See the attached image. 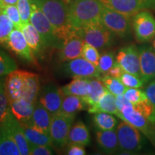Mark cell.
Here are the masks:
<instances>
[{
    "mask_svg": "<svg viewBox=\"0 0 155 155\" xmlns=\"http://www.w3.org/2000/svg\"><path fill=\"white\" fill-rule=\"evenodd\" d=\"M35 105L36 104L24 98L9 103L12 113L20 123L30 121Z\"/></svg>",
    "mask_w": 155,
    "mask_h": 155,
    "instance_id": "obj_20",
    "label": "cell"
},
{
    "mask_svg": "<svg viewBox=\"0 0 155 155\" xmlns=\"http://www.w3.org/2000/svg\"><path fill=\"white\" fill-rule=\"evenodd\" d=\"M104 6L101 0H73L68 5V17L74 30L101 22Z\"/></svg>",
    "mask_w": 155,
    "mask_h": 155,
    "instance_id": "obj_2",
    "label": "cell"
},
{
    "mask_svg": "<svg viewBox=\"0 0 155 155\" xmlns=\"http://www.w3.org/2000/svg\"><path fill=\"white\" fill-rule=\"evenodd\" d=\"M87 108L88 105L81 97L73 95H65L60 114L75 117L78 112Z\"/></svg>",
    "mask_w": 155,
    "mask_h": 155,
    "instance_id": "obj_26",
    "label": "cell"
},
{
    "mask_svg": "<svg viewBox=\"0 0 155 155\" xmlns=\"http://www.w3.org/2000/svg\"><path fill=\"white\" fill-rule=\"evenodd\" d=\"M25 72L15 70L7 75L5 84L6 94L9 103L22 98L24 88Z\"/></svg>",
    "mask_w": 155,
    "mask_h": 155,
    "instance_id": "obj_18",
    "label": "cell"
},
{
    "mask_svg": "<svg viewBox=\"0 0 155 155\" xmlns=\"http://www.w3.org/2000/svg\"><path fill=\"white\" fill-rule=\"evenodd\" d=\"M42 11L53 27L56 37L64 41L74 30L68 17V6L62 0H30Z\"/></svg>",
    "mask_w": 155,
    "mask_h": 155,
    "instance_id": "obj_1",
    "label": "cell"
},
{
    "mask_svg": "<svg viewBox=\"0 0 155 155\" xmlns=\"http://www.w3.org/2000/svg\"><path fill=\"white\" fill-rule=\"evenodd\" d=\"M0 139H1V132H0Z\"/></svg>",
    "mask_w": 155,
    "mask_h": 155,
    "instance_id": "obj_54",
    "label": "cell"
},
{
    "mask_svg": "<svg viewBox=\"0 0 155 155\" xmlns=\"http://www.w3.org/2000/svg\"><path fill=\"white\" fill-rule=\"evenodd\" d=\"M116 107H117L118 109V112H119L122 111V110L127 107V106L131 105V103L130 101H129L125 98L124 94H122L116 96Z\"/></svg>",
    "mask_w": 155,
    "mask_h": 155,
    "instance_id": "obj_46",
    "label": "cell"
},
{
    "mask_svg": "<svg viewBox=\"0 0 155 155\" xmlns=\"http://www.w3.org/2000/svg\"><path fill=\"white\" fill-rule=\"evenodd\" d=\"M65 95H73L86 98L90 93V78H73V80L61 88Z\"/></svg>",
    "mask_w": 155,
    "mask_h": 155,
    "instance_id": "obj_23",
    "label": "cell"
},
{
    "mask_svg": "<svg viewBox=\"0 0 155 155\" xmlns=\"http://www.w3.org/2000/svg\"><path fill=\"white\" fill-rule=\"evenodd\" d=\"M124 96L133 105H136L139 103L148 99L144 91L137 88H127L124 94Z\"/></svg>",
    "mask_w": 155,
    "mask_h": 155,
    "instance_id": "obj_36",
    "label": "cell"
},
{
    "mask_svg": "<svg viewBox=\"0 0 155 155\" xmlns=\"http://www.w3.org/2000/svg\"><path fill=\"white\" fill-rule=\"evenodd\" d=\"M146 8L155 7V0H142Z\"/></svg>",
    "mask_w": 155,
    "mask_h": 155,
    "instance_id": "obj_48",
    "label": "cell"
},
{
    "mask_svg": "<svg viewBox=\"0 0 155 155\" xmlns=\"http://www.w3.org/2000/svg\"><path fill=\"white\" fill-rule=\"evenodd\" d=\"M30 146V154L31 155H50L53 154V146H44V145H33Z\"/></svg>",
    "mask_w": 155,
    "mask_h": 155,
    "instance_id": "obj_43",
    "label": "cell"
},
{
    "mask_svg": "<svg viewBox=\"0 0 155 155\" xmlns=\"http://www.w3.org/2000/svg\"><path fill=\"white\" fill-rule=\"evenodd\" d=\"M64 96L61 88L54 84H48L41 89L39 102L53 116L61 111Z\"/></svg>",
    "mask_w": 155,
    "mask_h": 155,
    "instance_id": "obj_12",
    "label": "cell"
},
{
    "mask_svg": "<svg viewBox=\"0 0 155 155\" xmlns=\"http://www.w3.org/2000/svg\"><path fill=\"white\" fill-rule=\"evenodd\" d=\"M1 125L5 127L9 131V134L15 139V142L17 143L21 154H30V146H29L28 139L25 137L20 122L15 117L14 115L12 114L8 119Z\"/></svg>",
    "mask_w": 155,
    "mask_h": 155,
    "instance_id": "obj_17",
    "label": "cell"
},
{
    "mask_svg": "<svg viewBox=\"0 0 155 155\" xmlns=\"http://www.w3.org/2000/svg\"><path fill=\"white\" fill-rule=\"evenodd\" d=\"M9 99L5 91V84L0 81V125L8 119L12 115Z\"/></svg>",
    "mask_w": 155,
    "mask_h": 155,
    "instance_id": "obj_33",
    "label": "cell"
},
{
    "mask_svg": "<svg viewBox=\"0 0 155 155\" xmlns=\"http://www.w3.org/2000/svg\"><path fill=\"white\" fill-rule=\"evenodd\" d=\"M94 124L98 130H114L118 125V121L111 114L99 112L94 116Z\"/></svg>",
    "mask_w": 155,
    "mask_h": 155,
    "instance_id": "obj_31",
    "label": "cell"
},
{
    "mask_svg": "<svg viewBox=\"0 0 155 155\" xmlns=\"http://www.w3.org/2000/svg\"><path fill=\"white\" fill-rule=\"evenodd\" d=\"M96 141L99 148L107 154H113L119 150V142L116 129L114 130H97Z\"/></svg>",
    "mask_w": 155,
    "mask_h": 155,
    "instance_id": "obj_21",
    "label": "cell"
},
{
    "mask_svg": "<svg viewBox=\"0 0 155 155\" xmlns=\"http://www.w3.org/2000/svg\"><path fill=\"white\" fill-rule=\"evenodd\" d=\"M120 80L127 88H141L144 86L145 83L141 77L131 74V73L124 72L121 75Z\"/></svg>",
    "mask_w": 155,
    "mask_h": 155,
    "instance_id": "obj_40",
    "label": "cell"
},
{
    "mask_svg": "<svg viewBox=\"0 0 155 155\" xmlns=\"http://www.w3.org/2000/svg\"><path fill=\"white\" fill-rule=\"evenodd\" d=\"M90 93L86 98H83L88 105V107L96 104L107 90L100 78H90Z\"/></svg>",
    "mask_w": 155,
    "mask_h": 155,
    "instance_id": "obj_30",
    "label": "cell"
},
{
    "mask_svg": "<svg viewBox=\"0 0 155 155\" xmlns=\"http://www.w3.org/2000/svg\"><path fill=\"white\" fill-rule=\"evenodd\" d=\"M52 117L53 115L40 102H38L35 107L32 117L28 122L38 131L50 134Z\"/></svg>",
    "mask_w": 155,
    "mask_h": 155,
    "instance_id": "obj_19",
    "label": "cell"
},
{
    "mask_svg": "<svg viewBox=\"0 0 155 155\" xmlns=\"http://www.w3.org/2000/svg\"><path fill=\"white\" fill-rule=\"evenodd\" d=\"M40 91V83L38 75L25 71L24 79V88L22 98L37 104L38 96Z\"/></svg>",
    "mask_w": 155,
    "mask_h": 155,
    "instance_id": "obj_25",
    "label": "cell"
},
{
    "mask_svg": "<svg viewBox=\"0 0 155 155\" xmlns=\"http://www.w3.org/2000/svg\"><path fill=\"white\" fill-rule=\"evenodd\" d=\"M15 28L12 21L0 10V44L7 43L9 35Z\"/></svg>",
    "mask_w": 155,
    "mask_h": 155,
    "instance_id": "obj_34",
    "label": "cell"
},
{
    "mask_svg": "<svg viewBox=\"0 0 155 155\" xmlns=\"http://www.w3.org/2000/svg\"><path fill=\"white\" fill-rule=\"evenodd\" d=\"M74 116L57 114L53 116L50 127V135L53 147L61 149L67 145L68 137L74 121Z\"/></svg>",
    "mask_w": 155,
    "mask_h": 155,
    "instance_id": "obj_7",
    "label": "cell"
},
{
    "mask_svg": "<svg viewBox=\"0 0 155 155\" xmlns=\"http://www.w3.org/2000/svg\"><path fill=\"white\" fill-rule=\"evenodd\" d=\"M134 107L141 112L152 124L155 122V108L148 99L136 104Z\"/></svg>",
    "mask_w": 155,
    "mask_h": 155,
    "instance_id": "obj_38",
    "label": "cell"
},
{
    "mask_svg": "<svg viewBox=\"0 0 155 155\" xmlns=\"http://www.w3.org/2000/svg\"><path fill=\"white\" fill-rule=\"evenodd\" d=\"M85 43L96 48L104 49L108 47L112 42V32L102 24L97 22L87 25L75 30Z\"/></svg>",
    "mask_w": 155,
    "mask_h": 155,
    "instance_id": "obj_5",
    "label": "cell"
},
{
    "mask_svg": "<svg viewBox=\"0 0 155 155\" xmlns=\"http://www.w3.org/2000/svg\"><path fill=\"white\" fill-rule=\"evenodd\" d=\"M88 113L94 114L99 112H105L116 116L118 114V109L116 104V96L106 90L96 104L88 106Z\"/></svg>",
    "mask_w": 155,
    "mask_h": 155,
    "instance_id": "obj_22",
    "label": "cell"
},
{
    "mask_svg": "<svg viewBox=\"0 0 155 155\" xmlns=\"http://www.w3.org/2000/svg\"><path fill=\"white\" fill-rule=\"evenodd\" d=\"M67 154L69 155H84L86 154V150L83 145L78 144H68Z\"/></svg>",
    "mask_w": 155,
    "mask_h": 155,
    "instance_id": "obj_45",
    "label": "cell"
},
{
    "mask_svg": "<svg viewBox=\"0 0 155 155\" xmlns=\"http://www.w3.org/2000/svg\"><path fill=\"white\" fill-rule=\"evenodd\" d=\"M116 62L124 72L141 77L139 50L134 45L121 48L116 55Z\"/></svg>",
    "mask_w": 155,
    "mask_h": 155,
    "instance_id": "obj_10",
    "label": "cell"
},
{
    "mask_svg": "<svg viewBox=\"0 0 155 155\" xmlns=\"http://www.w3.org/2000/svg\"><path fill=\"white\" fill-rule=\"evenodd\" d=\"M124 72V71H123V69L121 68V67L116 62H115L113 66L111 67V68L108 71L107 75H110V76L113 78H116L120 79V78H121V75L123 74Z\"/></svg>",
    "mask_w": 155,
    "mask_h": 155,
    "instance_id": "obj_47",
    "label": "cell"
},
{
    "mask_svg": "<svg viewBox=\"0 0 155 155\" xmlns=\"http://www.w3.org/2000/svg\"><path fill=\"white\" fill-rule=\"evenodd\" d=\"M0 155H20L17 143L7 128L0 125Z\"/></svg>",
    "mask_w": 155,
    "mask_h": 155,
    "instance_id": "obj_29",
    "label": "cell"
},
{
    "mask_svg": "<svg viewBox=\"0 0 155 155\" xmlns=\"http://www.w3.org/2000/svg\"><path fill=\"white\" fill-rule=\"evenodd\" d=\"M90 133L88 128L82 121H78L72 126L69 131L67 145L78 144L86 146L90 143Z\"/></svg>",
    "mask_w": 155,
    "mask_h": 155,
    "instance_id": "obj_27",
    "label": "cell"
},
{
    "mask_svg": "<svg viewBox=\"0 0 155 155\" xmlns=\"http://www.w3.org/2000/svg\"><path fill=\"white\" fill-rule=\"evenodd\" d=\"M2 7V0H0V7Z\"/></svg>",
    "mask_w": 155,
    "mask_h": 155,
    "instance_id": "obj_53",
    "label": "cell"
},
{
    "mask_svg": "<svg viewBox=\"0 0 155 155\" xmlns=\"http://www.w3.org/2000/svg\"><path fill=\"white\" fill-rule=\"evenodd\" d=\"M116 116L137 128L147 138H152V124L132 104L118 112Z\"/></svg>",
    "mask_w": 155,
    "mask_h": 155,
    "instance_id": "obj_11",
    "label": "cell"
},
{
    "mask_svg": "<svg viewBox=\"0 0 155 155\" xmlns=\"http://www.w3.org/2000/svg\"><path fill=\"white\" fill-rule=\"evenodd\" d=\"M2 12L7 15V17L14 23L15 28L20 29L22 26L20 15H19L18 8L16 5H3L0 8Z\"/></svg>",
    "mask_w": 155,
    "mask_h": 155,
    "instance_id": "obj_37",
    "label": "cell"
},
{
    "mask_svg": "<svg viewBox=\"0 0 155 155\" xmlns=\"http://www.w3.org/2000/svg\"><path fill=\"white\" fill-rule=\"evenodd\" d=\"M85 42L74 30L63 41L60 48L58 58L61 62H68L81 57L83 47Z\"/></svg>",
    "mask_w": 155,
    "mask_h": 155,
    "instance_id": "obj_14",
    "label": "cell"
},
{
    "mask_svg": "<svg viewBox=\"0 0 155 155\" xmlns=\"http://www.w3.org/2000/svg\"><path fill=\"white\" fill-rule=\"evenodd\" d=\"M62 68L63 73L72 78H92L101 77L98 66L82 57L65 62Z\"/></svg>",
    "mask_w": 155,
    "mask_h": 155,
    "instance_id": "obj_9",
    "label": "cell"
},
{
    "mask_svg": "<svg viewBox=\"0 0 155 155\" xmlns=\"http://www.w3.org/2000/svg\"><path fill=\"white\" fill-rule=\"evenodd\" d=\"M116 131L119 151L132 154L139 152L143 148L141 131L133 125L123 121L117 125Z\"/></svg>",
    "mask_w": 155,
    "mask_h": 155,
    "instance_id": "obj_4",
    "label": "cell"
},
{
    "mask_svg": "<svg viewBox=\"0 0 155 155\" xmlns=\"http://www.w3.org/2000/svg\"><path fill=\"white\" fill-rule=\"evenodd\" d=\"M22 25L30 22L31 14L30 0H18L17 4Z\"/></svg>",
    "mask_w": 155,
    "mask_h": 155,
    "instance_id": "obj_42",
    "label": "cell"
},
{
    "mask_svg": "<svg viewBox=\"0 0 155 155\" xmlns=\"http://www.w3.org/2000/svg\"><path fill=\"white\" fill-rule=\"evenodd\" d=\"M100 78L106 88L116 96L124 94L126 89L127 88L120 79L113 78L107 74L103 75V77H101Z\"/></svg>",
    "mask_w": 155,
    "mask_h": 155,
    "instance_id": "obj_32",
    "label": "cell"
},
{
    "mask_svg": "<svg viewBox=\"0 0 155 155\" xmlns=\"http://www.w3.org/2000/svg\"><path fill=\"white\" fill-rule=\"evenodd\" d=\"M21 30L33 53L38 54L44 46L42 44L41 37L36 28L30 22H28L22 25Z\"/></svg>",
    "mask_w": 155,
    "mask_h": 155,
    "instance_id": "obj_28",
    "label": "cell"
},
{
    "mask_svg": "<svg viewBox=\"0 0 155 155\" xmlns=\"http://www.w3.org/2000/svg\"><path fill=\"white\" fill-rule=\"evenodd\" d=\"M20 124L22 125L25 135L28 139L29 144L53 147L50 134L38 131V129L32 127L29 122Z\"/></svg>",
    "mask_w": 155,
    "mask_h": 155,
    "instance_id": "obj_24",
    "label": "cell"
},
{
    "mask_svg": "<svg viewBox=\"0 0 155 155\" xmlns=\"http://www.w3.org/2000/svg\"><path fill=\"white\" fill-rule=\"evenodd\" d=\"M131 17L104 7L101 16V22L112 33L124 38L131 32Z\"/></svg>",
    "mask_w": 155,
    "mask_h": 155,
    "instance_id": "obj_6",
    "label": "cell"
},
{
    "mask_svg": "<svg viewBox=\"0 0 155 155\" xmlns=\"http://www.w3.org/2000/svg\"><path fill=\"white\" fill-rule=\"evenodd\" d=\"M114 63V55L111 52H106L100 56L98 62V70L103 75L107 74L108 71L111 68Z\"/></svg>",
    "mask_w": 155,
    "mask_h": 155,
    "instance_id": "obj_39",
    "label": "cell"
},
{
    "mask_svg": "<svg viewBox=\"0 0 155 155\" xmlns=\"http://www.w3.org/2000/svg\"><path fill=\"white\" fill-rule=\"evenodd\" d=\"M17 2L18 0H2V7L3 5H16Z\"/></svg>",
    "mask_w": 155,
    "mask_h": 155,
    "instance_id": "obj_49",
    "label": "cell"
},
{
    "mask_svg": "<svg viewBox=\"0 0 155 155\" xmlns=\"http://www.w3.org/2000/svg\"><path fill=\"white\" fill-rule=\"evenodd\" d=\"M139 50L141 78L145 83L155 78V51L152 47L144 46Z\"/></svg>",
    "mask_w": 155,
    "mask_h": 155,
    "instance_id": "obj_16",
    "label": "cell"
},
{
    "mask_svg": "<svg viewBox=\"0 0 155 155\" xmlns=\"http://www.w3.org/2000/svg\"><path fill=\"white\" fill-rule=\"evenodd\" d=\"M152 48L155 51V38L153 39V40H152Z\"/></svg>",
    "mask_w": 155,
    "mask_h": 155,
    "instance_id": "obj_52",
    "label": "cell"
},
{
    "mask_svg": "<svg viewBox=\"0 0 155 155\" xmlns=\"http://www.w3.org/2000/svg\"><path fill=\"white\" fill-rule=\"evenodd\" d=\"M136 40L139 42L152 41L155 38V17L148 11L141 10L132 19Z\"/></svg>",
    "mask_w": 155,
    "mask_h": 155,
    "instance_id": "obj_8",
    "label": "cell"
},
{
    "mask_svg": "<svg viewBox=\"0 0 155 155\" xmlns=\"http://www.w3.org/2000/svg\"><path fill=\"white\" fill-rule=\"evenodd\" d=\"M81 57L85 58L87 61L91 62L96 66L98 65V62H99L100 55L98 53V49L91 45L84 43L83 47L82 54Z\"/></svg>",
    "mask_w": 155,
    "mask_h": 155,
    "instance_id": "obj_41",
    "label": "cell"
},
{
    "mask_svg": "<svg viewBox=\"0 0 155 155\" xmlns=\"http://www.w3.org/2000/svg\"><path fill=\"white\" fill-rule=\"evenodd\" d=\"M62 1L64 2L65 4H67V5H69V4L71 3V2H73V0H62Z\"/></svg>",
    "mask_w": 155,
    "mask_h": 155,
    "instance_id": "obj_51",
    "label": "cell"
},
{
    "mask_svg": "<svg viewBox=\"0 0 155 155\" xmlns=\"http://www.w3.org/2000/svg\"><path fill=\"white\" fill-rule=\"evenodd\" d=\"M101 2L105 7L131 17L146 9L142 0H101Z\"/></svg>",
    "mask_w": 155,
    "mask_h": 155,
    "instance_id": "obj_15",
    "label": "cell"
},
{
    "mask_svg": "<svg viewBox=\"0 0 155 155\" xmlns=\"http://www.w3.org/2000/svg\"><path fill=\"white\" fill-rule=\"evenodd\" d=\"M144 91L148 100L155 108V80H152L149 83L144 89Z\"/></svg>",
    "mask_w": 155,
    "mask_h": 155,
    "instance_id": "obj_44",
    "label": "cell"
},
{
    "mask_svg": "<svg viewBox=\"0 0 155 155\" xmlns=\"http://www.w3.org/2000/svg\"><path fill=\"white\" fill-rule=\"evenodd\" d=\"M12 51L29 63H35L34 53L26 41L20 29L15 28L9 35L7 43Z\"/></svg>",
    "mask_w": 155,
    "mask_h": 155,
    "instance_id": "obj_13",
    "label": "cell"
},
{
    "mask_svg": "<svg viewBox=\"0 0 155 155\" xmlns=\"http://www.w3.org/2000/svg\"><path fill=\"white\" fill-rule=\"evenodd\" d=\"M30 2L31 14L30 22L36 28L40 34L43 46L60 49L63 42L56 37L51 24L40 7L32 1H30Z\"/></svg>",
    "mask_w": 155,
    "mask_h": 155,
    "instance_id": "obj_3",
    "label": "cell"
},
{
    "mask_svg": "<svg viewBox=\"0 0 155 155\" xmlns=\"http://www.w3.org/2000/svg\"><path fill=\"white\" fill-rule=\"evenodd\" d=\"M151 141L155 144V122L152 124V138L150 139Z\"/></svg>",
    "mask_w": 155,
    "mask_h": 155,
    "instance_id": "obj_50",
    "label": "cell"
},
{
    "mask_svg": "<svg viewBox=\"0 0 155 155\" xmlns=\"http://www.w3.org/2000/svg\"><path fill=\"white\" fill-rule=\"evenodd\" d=\"M17 69V64L14 60L0 50V76L8 75Z\"/></svg>",
    "mask_w": 155,
    "mask_h": 155,
    "instance_id": "obj_35",
    "label": "cell"
}]
</instances>
